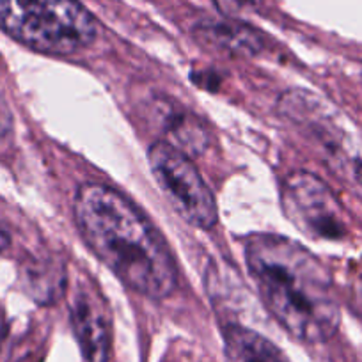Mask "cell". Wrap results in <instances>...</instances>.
Segmentation results:
<instances>
[{
    "mask_svg": "<svg viewBox=\"0 0 362 362\" xmlns=\"http://www.w3.org/2000/svg\"><path fill=\"white\" fill-rule=\"evenodd\" d=\"M245 263L270 315L297 339L323 343L339 329L341 309L322 261L298 242L252 235Z\"/></svg>",
    "mask_w": 362,
    "mask_h": 362,
    "instance_id": "7a4b0ae2",
    "label": "cell"
},
{
    "mask_svg": "<svg viewBox=\"0 0 362 362\" xmlns=\"http://www.w3.org/2000/svg\"><path fill=\"white\" fill-rule=\"evenodd\" d=\"M149 165L170 206L187 224L199 229L217 224L214 194L187 153L165 141L155 142L149 149Z\"/></svg>",
    "mask_w": 362,
    "mask_h": 362,
    "instance_id": "5b68a950",
    "label": "cell"
},
{
    "mask_svg": "<svg viewBox=\"0 0 362 362\" xmlns=\"http://www.w3.org/2000/svg\"><path fill=\"white\" fill-rule=\"evenodd\" d=\"M279 112L318 149L336 176L362 194V141L332 103L309 90L291 89L281 96Z\"/></svg>",
    "mask_w": 362,
    "mask_h": 362,
    "instance_id": "277c9868",
    "label": "cell"
},
{
    "mask_svg": "<svg viewBox=\"0 0 362 362\" xmlns=\"http://www.w3.org/2000/svg\"><path fill=\"white\" fill-rule=\"evenodd\" d=\"M0 29L47 55H73L98 36L95 16L78 0H0Z\"/></svg>",
    "mask_w": 362,
    "mask_h": 362,
    "instance_id": "3957f363",
    "label": "cell"
},
{
    "mask_svg": "<svg viewBox=\"0 0 362 362\" xmlns=\"http://www.w3.org/2000/svg\"><path fill=\"white\" fill-rule=\"evenodd\" d=\"M199 33L214 43L222 45L236 52H257L261 48V40L252 29L242 23H206Z\"/></svg>",
    "mask_w": 362,
    "mask_h": 362,
    "instance_id": "30bf717a",
    "label": "cell"
},
{
    "mask_svg": "<svg viewBox=\"0 0 362 362\" xmlns=\"http://www.w3.org/2000/svg\"><path fill=\"white\" fill-rule=\"evenodd\" d=\"M224 341L226 362H290L272 341L245 327H229Z\"/></svg>",
    "mask_w": 362,
    "mask_h": 362,
    "instance_id": "ba28073f",
    "label": "cell"
},
{
    "mask_svg": "<svg viewBox=\"0 0 362 362\" xmlns=\"http://www.w3.org/2000/svg\"><path fill=\"white\" fill-rule=\"evenodd\" d=\"M162 130L169 144L181 149L187 155H201L208 146V134L196 116L183 109H170L167 102V112L162 110Z\"/></svg>",
    "mask_w": 362,
    "mask_h": 362,
    "instance_id": "9c48e42d",
    "label": "cell"
},
{
    "mask_svg": "<svg viewBox=\"0 0 362 362\" xmlns=\"http://www.w3.org/2000/svg\"><path fill=\"white\" fill-rule=\"evenodd\" d=\"M215 6L229 18H240L254 9L256 0H214Z\"/></svg>",
    "mask_w": 362,
    "mask_h": 362,
    "instance_id": "8fae6325",
    "label": "cell"
},
{
    "mask_svg": "<svg viewBox=\"0 0 362 362\" xmlns=\"http://www.w3.org/2000/svg\"><path fill=\"white\" fill-rule=\"evenodd\" d=\"M73 208L83 242L130 290L155 300L176 290L177 268L165 240L123 194L86 183Z\"/></svg>",
    "mask_w": 362,
    "mask_h": 362,
    "instance_id": "6da1fadb",
    "label": "cell"
},
{
    "mask_svg": "<svg viewBox=\"0 0 362 362\" xmlns=\"http://www.w3.org/2000/svg\"><path fill=\"white\" fill-rule=\"evenodd\" d=\"M71 325L86 362H107L110 351V320L102 297L82 284L71 302Z\"/></svg>",
    "mask_w": 362,
    "mask_h": 362,
    "instance_id": "52a82bcc",
    "label": "cell"
},
{
    "mask_svg": "<svg viewBox=\"0 0 362 362\" xmlns=\"http://www.w3.org/2000/svg\"><path fill=\"white\" fill-rule=\"evenodd\" d=\"M9 245H11V236H9V233L0 226V252L8 249Z\"/></svg>",
    "mask_w": 362,
    "mask_h": 362,
    "instance_id": "4fadbf2b",
    "label": "cell"
},
{
    "mask_svg": "<svg viewBox=\"0 0 362 362\" xmlns=\"http://www.w3.org/2000/svg\"><path fill=\"white\" fill-rule=\"evenodd\" d=\"M286 217L298 231L316 240H339L346 235V218L327 183L305 170L290 174L281 190Z\"/></svg>",
    "mask_w": 362,
    "mask_h": 362,
    "instance_id": "8992f818",
    "label": "cell"
},
{
    "mask_svg": "<svg viewBox=\"0 0 362 362\" xmlns=\"http://www.w3.org/2000/svg\"><path fill=\"white\" fill-rule=\"evenodd\" d=\"M13 128V114L6 100L0 96V137H4Z\"/></svg>",
    "mask_w": 362,
    "mask_h": 362,
    "instance_id": "7c38bea8",
    "label": "cell"
}]
</instances>
